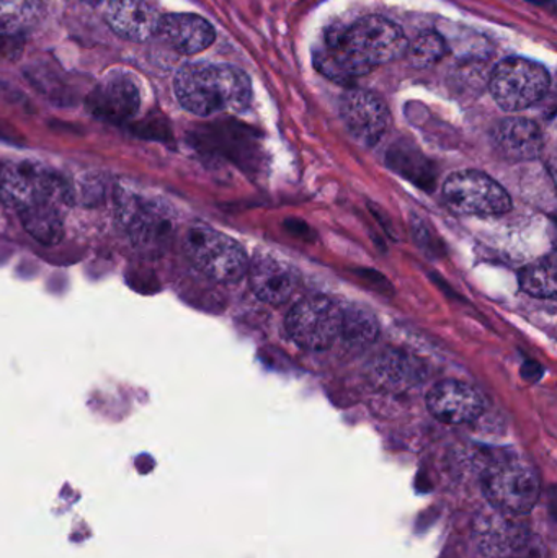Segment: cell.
Segmentation results:
<instances>
[{
	"instance_id": "6da1fadb",
	"label": "cell",
	"mask_w": 557,
	"mask_h": 558,
	"mask_svg": "<svg viewBox=\"0 0 557 558\" xmlns=\"http://www.w3.org/2000/svg\"><path fill=\"white\" fill-rule=\"evenodd\" d=\"M408 43L391 20L365 16L349 28H334L314 52V65L327 78L349 84L404 56Z\"/></svg>"
},
{
	"instance_id": "7a4b0ae2",
	"label": "cell",
	"mask_w": 557,
	"mask_h": 558,
	"mask_svg": "<svg viewBox=\"0 0 557 558\" xmlns=\"http://www.w3.org/2000/svg\"><path fill=\"white\" fill-rule=\"evenodd\" d=\"M177 100L189 113L213 117L241 113L252 100V84L244 71L229 64L192 62L173 78Z\"/></svg>"
},
{
	"instance_id": "3957f363",
	"label": "cell",
	"mask_w": 557,
	"mask_h": 558,
	"mask_svg": "<svg viewBox=\"0 0 557 558\" xmlns=\"http://www.w3.org/2000/svg\"><path fill=\"white\" fill-rule=\"evenodd\" d=\"M0 198L22 216L49 206L65 208L71 202V193L48 167L20 160L0 167Z\"/></svg>"
},
{
	"instance_id": "277c9868",
	"label": "cell",
	"mask_w": 557,
	"mask_h": 558,
	"mask_svg": "<svg viewBox=\"0 0 557 558\" xmlns=\"http://www.w3.org/2000/svg\"><path fill=\"white\" fill-rule=\"evenodd\" d=\"M183 251L205 277L222 284L238 282L249 270L247 254L242 245L209 226L186 229Z\"/></svg>"
},
{
	"instance_id": "5b68a950",
	"label": "cell",
	"mask_w": 557,
	"mask_h": 558,
	"mask_svg": "<svg viewBox=\"0 0 557 558\" xmlns=\"http://www.w3.org/2000/svg\"><path fill=\"white\" fill-rule=\"evenodd\" d=\"M552 77L540 62L523 58L504 59L489 78L491 94L504 111L516 113L538 104L548 94Z\"/></svg>"
},
{
	"instance_id": "8992f818",
	"label": "cell",
	"mask_w": 557,
	"mask_h": 558,
	"mask_svg": "<svg viewBox=\"0 0 557 558\" xmlns=\"http://www.w3.org/2000/svg\"><path fill=\"white\" fill-rule=\"evenodd\" d=\"M483 490L494 508L512 517L532 513L542 494L535 471L519 461L491 465L483 477Z\"/></svg>"
},
{
	"instance_id": "52a82bcc",
	"label": "cell",
	"mask_w": 557,
	"mask_h": 558,
	"mask_svg": "<svg viewBox=\"0 0 557 558\" xmlns=\"http://www.w3.org/2000/svg\"><path fill=\"white\" fill-rule=\"evenodd\" d=\"M444 198L453 211L464 216L491 218L512 209V198L507 190L480 170H460L448 177Z\"/></svg>"
},
{
	"instance_id": "ba28073f",
	"label": "cell",
	"mask_w": 557,
	"mask_h": 558,
	"mask_svg": "<svg viewBox=\"0 0 557 558\" xmlns=\"http://www.w3.org/2000/svg\"><path fill=\"white\" fill-rule=\"evenodd\" d=\"M342 305L323 295L298 302L287 317V331L307 351L327 350L340 337Z\"/></svg>"
},
{
	"instance_id": "9c48e42d",
	"label": "cell",
	"mask_w": 557,
	"mask_h": 558,
	"mask_svg": "<svg viewBox=\"0 0 557 558\" xmlns=\"http://www.w3.org/2000/svg\"><path fill=\"white\" fill-rule=\"evenodd\" d=\"M92 117L111 124H121L136 117L141 108V90L136 78L114 72L101 78L85 98Z\"/></svg>"
},
{
	"instance_id": "30bf717a",
	"label": "cell",
	"mask_w": 557,
	"mask_h": 558,
	"mask_svg": "<svg viewBox=\"0 0 557 558\" xmlns=\"http://www.w3.org/2000/svg\"><path fill=\"white\" fill-rule=\"evenodd\" d=\"M340 114L353 137L365 146L379 143L389 128L388 107L382 97L370 90H349L340 100Z\"/></svg>"
},
{
	"instance_id": "8fae6325",
	"label": "cell",
	"mask_w": 557,
	"mask_h": 558,
	"mask_svg": "<svg viewBox=\"0 0 557 558\" xmlns=\"http://www.w3.org/2000/svg\"><path fill=\"white\" fill-rule=\"evenodd\" d=\"M427 407L438 422L467 425L483 415L486 402L480 390L470 384L447 379L428 390Z\"/></svg>"
},
{
	"instance_id": "7c38bea8",
	"label": "cell",
	"mask_w": 557,
	"mask_h": 558,
	"mask_svg": "<svg viewBox=\"0 0 557 558\" xmlns=\"http://www.w3.org/2000/svg\"><path fill=\"white\" fill-rule=\"evenodd\" d=\"M156 36L179 54L192 56L205 51L215 43L211 23L195 13L160 15Z\"/></svg>"
},
{
	"instance_id": "4fadbf2b",
	"label": "cell",
	"mask_w": 557,
	"mask_h": 558,
	"mask_svg": "<svg viewBox=\"0 0 557 558\" xmlns=\"http://www.w3.org/2000/svg\"><path fill=\"white\" fill-rule=\"evenodd\" d=\"M249 282L261 301L281 305L290 301L298 286V271L293 265L274 255H258L249 264Z\"/></svg>"
},
{
	"instance_id": "5bb4252c",
	"label": "cell",
	"mask_w": 557,
	"mask_h": 558,
	"mask_svg": "<svg viewBox=\"0 0 557 558\" xmlns=\"http://www.w3.org/2000/svg\"><path fill=\"white\" fill-rule=\"evenodd\" d=\"M104 19L114 35L143 43L156 36L160 15L147 0H108Z\"/></svg>"
},
{
	"instance_id": "9a60e30c",
	"label": "cell",
	"mask_w": 557,
	"mask_h": 558,
	"mask_svg": "<svg viewBox=\"0 0 557 558\" xmlns=\"http://www.w3.org/2000/svg\"><path fill=\"white\" fill-rule=\"evenodd\" d=\"M493 144L502 157L512 162L536 159L545 137L542 128L526 118H507L493 130Z\"/></svg>"
},
{
	"instance_id": "2e32d148",
	"label": "cell",
	"mask_w": 557,
	"mask_h": 558,
	"mask_svg": "<svg viewBox=\"0 0 557 558\" xmlns=\"http://www.w3.org/2000/svg\"><path fill=\"white\" fill-rule=\"evenodd\" d=\"M46 0H0V36L16 38L45 20Z\"/></svg>"
},
{
	"instance_id": "e0dca14e",
	"label": "cell",
	"mask_w": 557,
	"mask_h": 558,
	"mask_svg": "<svg viewBox=\"0 0 557 558\" xmlns=\"http://www.w3.org/2000/svg\"><path fill=\"white\" fill-rule=\"evenodd\" d=\"M120 215L121 225L126 228L133 241L150 244L159 238L164 218L153 203L137 198L124 199Z\"/></svg>"
},
{
	"instance_id": "ac0fdd59",
	"label": "cell",
	"mask_w": 557,
	"mask_h": 558,
	"mask_svg": "<svg viewBox=\"0 0 557 558\" xmlns=\"http://www.w3.org/2000/svg\"><path fill=\"white\" fill-rule=\"evenodd\" d=\"M23 228L39 244L51 245L59 244L64 238V219H62V208L49 206V208L35 209V211L25 213L19 216Z\"/></svg>"
},
{
	"instance_id": "d6986e66",
	"label": "cell",
	"mask_w": 557,
	"mask_h": 558,
	"mask_svg": "<svg viewBox=\"0 0 557 558\" xmlns=\"http://www.w3.org/2000/svg\"><path fill=\"white\" fill-rule=\"evenodd\" d=\"M519 281L520 288L533 298L555 299L557 292L555 254L523 268L520 271Z\"/></svg>"
},
{
	"instance_id": "ffe728a7",
	"label": "cell",
	"mask_w": 557,
	"mask_h": 558,
	"mask_svg": "<svg viewBox=\"0 0 557 558\" xmlns=\"http://www.w3.org/2000/svg\"><path fill=\"white\" fill-rule=\"evenodd\" d=\"M379 335L378 320L359 305H342L340 337L350 344H368Z\"/></svg>"
},
{
	"instance_id": "44dd1931",
	"label": "cell",
	"mask_w": 557,
	"mask_h": 558,
	"mask_svg": "<svg viewBox=\"0 0 557 558\" xmlns=\"http://www.w3.org/2000/svg\"><path fill=\"white\" fill-rule=\"evenodd\" d=\"M448 46L438 33L424 32L408 43L405 54L414 68L425 69L437 64L447 56Z\"/></svg>"
},
{
	"instance_id": "7402d4cb",
	"label": "cell",
	"mask_w": 557,
	"mask_h": 558,
	"mask_svg": "<svg viewBox=\"0 0 557 558\" xmlns=\"http://www.w3.org/2000/svg\"><path fill=\"white\" fill-rule=\"evenodd\" d=\"M84 2L90 3V5H98V3L104 2V0H84Z\"/></svg>"
}]
</instances>
